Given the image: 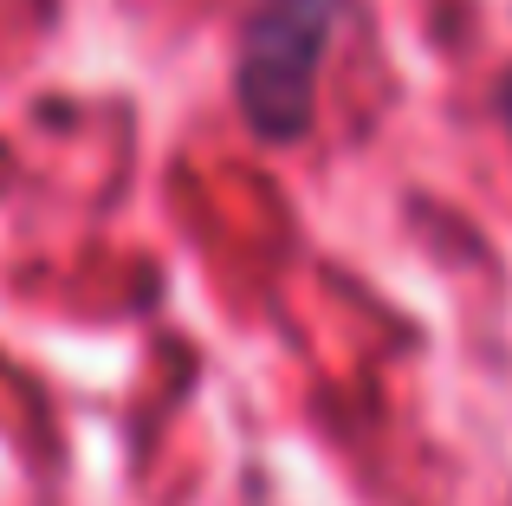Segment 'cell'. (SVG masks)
<instances>
[{"mask_svg": "<svg viewBox=\"0 0 512 506\" xmlns=\"http://www.w3.org/2000/svg\"><path fill=\"white\" fill-rule=\"evenodd\" d=\"M500 111H506V124H512V85L500 91Z\"/></svg>", "mask_w": 512, "mask_h": 506, "instance_id": "7a4b0ae2", "label": "cell"}, {"mask_svg": "<svg viewBox=\"0 0 512 506\" xmlns=\"http://www.w3.org/2000/svg\"><path fill=\"white\" fill-rule=\"evenodd\" d=\"M344 20V0H260L240 33V111L266 143L312 130L318 65Z\"/></svg>", "mask_w": 512, "mask_h": 506, "instance_id": "6da1fadb", "label": "cell"}]
</instances>
